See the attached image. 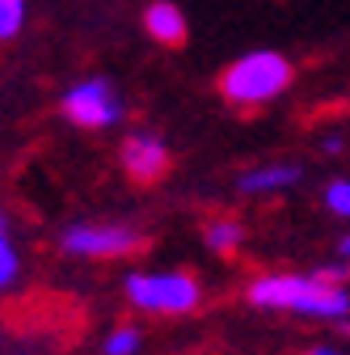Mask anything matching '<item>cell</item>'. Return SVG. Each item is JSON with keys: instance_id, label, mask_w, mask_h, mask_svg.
Listing matches in <instances>:
<instances>
[{"instance_id": "cell-5", "label": "cell", "mask_w": 350, "mask_h": 355, "mask_svg": "<svg viewBox=\"0 0 350 355\" xmlns=\"http://www.w3.org/2000/svg\"><path fill=\"white\" fill-rule=\"evenodd\" d=\"M59 114L80 131H106L122 119V98L106 76H84V80L64 89Z\"/></svg>"}, {"instance_id": "cell-16", "label": "cell", "mask_w": 350, "mask_h": 355, "mask_svg": "<svg viewBox=\"0 0 350 355\" xmlns=\"http://www.w3.org/2000/svg\"><path fill=\"white\" fill-rule=\"evenodd\" d=\"M342 148V136H325V153H338Z\"/></svg>"}, {"instance_id": "cell-6", "label": "cell", "mask_w": 350, "mask_h": 355, "mask_svg": "<svg viewBox=\"0 0 350 355\" xmlns=\"http://www.w3.org/2000/svg\"><path fill=\"white\" fill-rule=\"evenodd\" d=\"M118 161H122L127 178H136L140 187H152L169 173L173 153H169V144L160 136H152V131H131V136L118 144Z\"/></svg>"}, {"instance_id": "cell-13", "label": "cell", "mask_w": 350, "mask_h": 355, "mask_svg": "<svg viewBox=\"0 0 350 355\" xmlns=\"http://www.w3.org/2000/svg\"><path fill=\"white\" fill-rule=\"evenodd\" d=\"M26 26V0H0V42H13Z\"/></svg>"}, {"instance_id": "cell-15", "label": "cell", "mask_w": 350, "mask_h": 355, "mask_svg": "<svg viewBox=\"0 0 350 355\" xmlns=\"http://www.w3.org/2000/svg\"><path fill=\"white\" fill-rule=\"evenodd\" d=\"M308 355H342L338 347H329V343H321V347H308Z\"/></svg>"}, {"instance_id": "cell-10", "label": "cell", "mask_w": 350, "mask_h": 355, "mask_svg": "<svg viewBox=\"0 0 350 355\" xmlns=\"http://www.w3.org/2000/svg\"><path fill=\"white\" fill-rule=\"evenodd\" d=\"M21 275V254H17V241H13V225L9 216L0 211V292H9Z\"/></svg>"}, {"instance_id": "cell-14", "label": "cell", "mask_w": 350, "mask_h": 355, "mask_svg": "<svg viewBox=\"0 0 350 355\" xmlns=\"http://www.w3.org/2000/svg\"><path fill=\"white\" fill-rule=\"evenodd\" d=\"M317 279H325L333 288H346L350 284V262H325V266H317Z\"/></svg>"}, {"instance_id": "cell-8", "label": "cell", "mask_w": 350, "mask_h": 355, "mask_svg": "<svg viewBox=\"0 0 350 355\" xmlns=\"http://www.w3.org/2000/svg\"><path fill=\"white\" fill-rule=\"evenodd\" d=\"M144 34L152 42H160V47H182L190 26H186V13L173 5V0H152L144 9Z\"/></svg>"}, {"instance_id": "cell-4", "label": "cell", "mask_w": 350, "mask_h": 355, "mask_svg": "<svg viewBox=\"0 0 350 355\" xmlns=\"http://www.w3.org/2000/svg\"><path fill=\"white\" fill-rule=\"evenodd\" d=\"M59 250L68 258H127L144 250V233L127 220H84L59 233Z\"/></svg>"}, {"instance_id": "cell-17", "label": "cell", "mask_w": 350, "mask_h": 355, "mask_svg": "<svg viewBox=\"0 0 350 355\" xmlns=\"http://www.w3.org/2000/svg\"><path fill=\"white\" fill-rule=\"evenodd\" d=\"M338 254H342V258H346V262H350V233H346V237H342V245H338Z\"/></svg>"}, {"instance_id": "cell-9", "label": "cell", "mask_w": 350, "mask_h": 355, "mask_svg": "<svg viewBox=\"0 0 350 355\" xmlns=\"http://www.w3.org/2000/svg\"><path fill=\"white\" fill-rule=\"evenodd\" d=\"M203 241H207V250H211V254L232 258V254L245 245V225H241L237 216H220V220H211V225H207Z\"/></svg>"}, {"instance_id": "cell-3", "label": "cell", "mask_w": 350, "mask_h": 355, "mask_svg": "<svg viewBox=\"0 0 350 355\" xmlns=\"http://www.w3.org/2000/svg\"><path fill=\"white\" fill-rule=\"evenodd\" d=\"M122 292L131 309L152 318H186L203 304V284L190 271H131Z\"/></svg>"}, {"instance_id": "cell-1", "label": "cell", "mask_w": 350, "mask_h": 355, "mask_svg": "<svg viewBox=\"0 0 350 355\" xmlns=\"http://www.w3.org/2000/svg\"><path fill=\"white\" fill-rule=\"evenodd\" d=\"M245 300L266 313H295V318H317V322H342L350 318V292L317 279V271L295 275V271H275L257 275L245 288Z\"/></svg>"}, {"instance_id": "cell-11", "label": "cell", "mask_w": 350, "mask_h": 355, "mask_svg": "<svg viewBox=\"0 0 350 355\" xmlns=\"http://www.w3.org/2000/svg\"><path fill=\"white\" fill-rule=\"evenodd\" d=\"M140 343H144V334L136 326H118V330L106 334L102 355H140Z\"/></svg>"}, {"instance_id": "cell-7", "label": "cell", "mask_w": 350, "mask_h": 355, "mask_svg": "<svg viewBox=\"0 0 350 355\" xmlns=\"http://www.w3.org/2000/svg\"><path fill=\"white\" fill-rule=\"evenodd\" d=\"M304 178V165L295 161H270V165H253L237 178V191L241 195H279V191H291L300 187Z\"/></svg>"}, {"instance_id": "cell-12", "label": "cell", "mask_w": 350, "mask_h": 355, "mask_svg": "<svg viewBox=\"0 0 350 355\" xmlns=\"http://www.w3.org/2000/svg\"><path fill=\"white\" fill-rule=\"evenodd\" d=\"M321 203H325V211H333L338 220H350V178H333V182H325Z\"/></svg>"}, {"instance_id": "cell-2", "label": "cell", "mask_w": 350, "mask_h": 355, "mask_svg": "<svg viewBox=\"0 0 350 355\" xmlns=\"http://www.w3.org/2000/svg\"><path fill=\"white\" fill-rule=\"evenodd\" d=\"M291 60L283 51H249L241 60H232L224 72H220V98L237 110H257V106H270L275 98H283L291 89Z\"/></svg>"}]
</instances>
